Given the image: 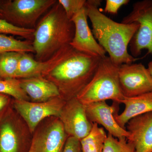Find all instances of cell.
I'll use <instances>...</instances> for the list:
<instances>
[{
  "mask_svg": "<svg viewBox=\"0 0 152 152\" xmlns=\"http://www.w3.org/2000/svg\"><path fill=\"white\" fill-rule=\"evenodd\" d=\"M102 1H86L88 18L92 26V33L98 43L109 54L116 65L130 64L143 58H134L128 52L132 39L139 27V24H124L114 21L105 15L99 8Z\"/></svg>",
  "mask_w": 152,
  "mask_h": 152,
  "instance_id": "1",
  "label": "cell"
},
{
  "mask_svg": "<svg viewBox=\"0 0 152 152\" xmlns=\"http://www.w3.org/2000/svg\"><path fill=\"white\" fill-rule=\"evenodd\" d=\"M101 58L78 51L71 46L64 58L43 77L57 86L61 97L67 101L77 97L88 84Z\"/></svg>",
  "mask_w": 152,
  "mask_h": 152,
  "instance_id": "2",
  "label": "cell"
},
{
  "mask_svg": "<svg viewBox=\"0 0 152 152\" xmlns=\"http://www.w3.org/2000/svg\"><path fill=\"white\" fill-rule=\"evenodd\" d=\"M74 34L73 23L57 2L35 29L32 44L37 61H46L63 47L69 45Z\"/></svg>",
  "mask_w": 152,
  "mask_h": 152,
  "instance_id": "3",
  "label": "cell"
},
{
  "mask_svg": "<svg viewBox=\"0 0 152 152\" xmlns=\"http://www.w3.org/2000/svg\"><path fill=\"white\" fill-rule=\"evenodd\" d=\"M119 66L109 57L102 58L93 77L76 98L83 104L108 100L121 103L125 97L120 86Z\"/></svg>",
  "mask_w": 152,
  "mask_h": 152,
  "instance_id": "4",
  "label": "cell"
},
{
  "mask_svg": "<svg viewBox=\"0 0 152 152\" xmlns=\"http://www.w3.org/2000/svg\"><path fill=\"white\" fill-rule=\"evenodd\" d=\"M124 24L137 23L139 27L129 44L130 54L138 58L142 51L147 50L146 56L152 54V0L135 3L132 11L123 19Z\"/></svg>",
  "mask_w": 152,
  "mask_h": 152,
  "instance_id": "5",
  "label": "cell"
},
{
  "mask_svg": "<svg viewBox=\"0 0 152 152\" xmlns=\"http://www.w3.org/2000/svg\"><path fill=\"white\" fill-rule=\"evenodd\" d=\"M56 0H13L1 4V18L19 27L33 28L42 15Z\"/></svg>",
  "mask_w": 152,
  "mask_h": 152,
  "instance_id": "6",
  "label": "cell"
},
{
  "mask_svg": "<svg viewBox=\"0 0 152 152\" xmlns=\"http://www.w3.org/2000/svg\"><path fill=\"white\" fill-rule=\"evenodd\" d=\"M119 80L125 97H134L152 91V77L142 63L120 66Z\"/></svg>",
  "mask_w": 152,
  "mask_h": 152,
  "instance_id": "7",
  "label": "cell"
},
{
  "mask_svg": "<svg viewBox=\"0 0 152 152\" xmlns=\"http://www.w3.org/2000/svg\"><path fill=\"white\" fill-rule=\"evenodd\" d=\"M66 102L61 97L42 102L15 100L14 107L26 123L30 131L33 132L39 123L47 117L58 118Z\"/></svg>",
  "mask_w": 152,
  "mask_h": 152,
  "instance_id": "8",
  "label": "cell"
},
{
  "mask_svg": "<svg viewBox=\"0 0 152 152\" xmlns=\"http://www.w3.org/2000/svg\"><path fill=\"white\" fill-rule=\"evenodd\" d=\"M58 118L68 137L81 140L88 134L93 123L88 118L84 104L74 98L66 101Z\"/></svg>",
  "mask_w": 152,
  "mask_h": 152,
  "instance_id": "9",
  "label": "cell"
},
{
  "mask_svg": "<svg viewBox=\"0 0 152 152\" xmlns=\"http://www.w3.org/2000/svg\"><path fill=\"white\" fill-rule=\"evenodd\" d=\"M87 19L85 6L71 19L75 26V34L69 45L78 51L104 58L106 56V52L96 40L88 24Z\"/></svg>",
  "mask_w": 152,
  "mask_h": 152,
  "instance_id": "10",
  "label": "cell"
},
{
  "mask_svg": "<svg viewBox=\"0 0 152 152\" xmlns=\"http://www.w3.org/2000/svg\"><path fill=\"white\" fill-rule=\"evenodd\" d=\"M68 137L58 118L36 133L28 152H62Z\"/></svg>",
  "mask_w": 152,
  "mask_h": 152,
  "instance_id": "11",
  "label": "cell"
},
{
  "mask_svg": "<svg viewBox=\"0 0 152 152\" xmlns=\"http://www.w3.org/2000/svg\"><path fill=\"white\" fill-rule=\"evenodd\" d=\"M118 104L114 102L110 106L106 101L84 104L88 118L92 123L102 126L108 132V134L118 139L129 137V132L122 128L115 120L114 114L118 111Z\"/></svg>",
  "mask_w": 152,
  "mask_h": 152,
  "instance_id": "12",
  "label": "cell"
},
{
  "mask_svg": "<svg viewBox=\"0 0 152 152\" xmlns=\"http://www.w3.org/2000/svg\"><path fill=\"white\" fill-rule=\"evenodd\" d=\"M126 127L136 152H152V112L134 117Z\"/></svg>",
  "mask_w": 152,
  "mask_h": 152,
  "instance_id": "13",
  "label": "cell"
},
{
  "mask_svg": "<svg viewBox=\"0 0 152 152\" xmlns=\"http://www.w3.org/2000/svg\"><path fill=\"white\" fill-rule=\"evenodd\" d=\"M71 45L63 47L49 59L39 61L27 53L22 54L20 59L16 78L21 79L43 76L49 70L56 65L64 58Z\"/></svg>",
  "mask_w": 152,
  "mask_h": 152,
  "instance_id": "14",
  "label": "cell"
},
{
  "mask_svg": "<svg viewBox=\"0 0 152 152\" xmlns=\"http://www.w3.org/2000/svg\"><path fill=\"white\" fill-rule=\"evenodd\" d=\"M19 80L22 89L32 102H42L61 97L57 86L42 76Z\"/></svg>",
  "mask_w": 152,
  "mask_h": 152,
  "instance_id": "15",
  "label": "cell"
},
{
  "mask_svg": "<svg viewBox=\"0 0 152 152\" xmlns=\"http://www.w3.org/2000/svg\"><path fill=\"white\" fill-rule=\"evenodd\" d=\"M124 105L122 113L114 114L115 120L122 128L138 115L152 112V91L132 98L125 97L121 103Z\"/></svg>",
  "mask_w": 152,
  "mask_h": 152,
  "instance_id": "16",
  "label": "cell"
},
{
  "mask_svg": "<svg viewBox=\"0 0 152 152\" xmlns=\"http://www.w3.org/2000/svg\"><path fill=\"white\" fill-rule=\"evenodd\" d=\"M107 137L103 128L93 123L88 134L80 140L82 152H102Z\"/></svg>",
  "mask_w": 152,
  "mask_h": 152,
  "instance_id": "17",
  "label": "cell"
},
{
  "mask_svg": "<svg viewBox=\"0 0 152 152\" xmlns=\"http://www.w3.org/2000/svg\"><path fill=\"white\" fill-rule=\"evenodd\" d=\"M0 152H25L10 123H4L0 129Z\"/></svg>",
  "mask_w": 152,
  "mask_h": 152,
  "instance_id": "18",
  "label": "cell"
},
{
  "mask_svg": "<svg viewBox=\"0 0 152 152\" xmlns=\"http://www.w3.org/2000/svg\"><path fill=\"white\" fill-rule=\"evenodd\" d=\"M21 53L8 52L0 55V78H16Z\"/></svg>",
  "mask_w": 152,
  "mask_h": 152,
  "instance_id": "19",
  "label": "cell"
},
{
  "mask_svg": "<svg viewBox=\"0 0 152 152\" xmlns=\"http://www.w3.org/2000/svg\"><path fill=\"white\" fill-rule=\"evenodd\" d=\"M12 52L21 53H34L31 41H22L17 39L12 36L0 34V55Z\"/></svg>",
  "mask_w": 152,
  "mask_h": 152,
  "instance_id": "20",
  "label": "cell"
},
{
  "mask_svg": "<svg viewBox=\"0 0 152 152\" xmlns=\"http://www.w3.org/2000/svg\"><path fill=\"white\" fill-rule=\"evenodd\" d=\"M0 94L12 96L17 100L30 99L22 89L18 79H0Z\"/></svg>",
  "mask_w": 152,
  "mask_h": 152,
  "instance_id": "21",
  "label": "cell"
},
{
  "mask_svg": "<svg viewBox=\"0 0 152 152\" xmlns=\"http://www.w3.org/2000/svg\"><path fill=\"white\" fill-rule=\"evenodd\" d=\"M102 152H136L134 146L126 138L118 139L108 134Z\"/></svg>",
  "mask_w": 152,
  "mask_h": 152,
  "instance_id": "22",
  "label": "cell"
},
{
  "mask_svg": "<svg viewBox=\"0 0 152 152\" xmlns=\"http://www.w3.org/2000/svg\"><path fill=\"white\" fill-rule=\"evenodd\" d=\"M34 28L19 27L12 24L4 19L0 18V34L19 36L27 40H33Z\"/></svg>",
  "mask_w": 152,
  "mask_h": 152,
  "instance_id": "23",
  "label": "cell"
},
{
  "mask_svg": "<svg viewBox=\"0 0 152 152\" xmlns=\"http://www.w3.org/2000/svg\"><path fill=\"white\" fill-rule=\"evenodd\" d=\"M86 0H59L58 2L64 11L66 17L70 20L86 6Z\"/></svg>",
  "mask_w": 152,
  "mask_h": 152,
  "instance_id": "24",
  "label": "cell"
},
{
  "mask_svg": "<svg viewBox=\"0 0 152 152\" xmlns=\"http://www.w3.org/2000/svg\"><path fill=\"white\" fill-rule=\"evenodd\" d=\"M129 0H107L104 11L106 12L115 15L120 8L129 2Z\"/></svg>",
  "mask_w": 152,
  "mask_h": 152,
  "instance_id": "25",
  "label": "cell"
},
{
  "mask_svg": "<svg viewBox=\"0 0 152 152\" xmlns=\"http://www.w3.org/2000/svg\"><path fill=\"white\" fill-rule=\"evenodd\" d=\"M62 152H82L80 140L72 137H68Z\"/></svg>",
  "mask_w": 152,
  "mask_h": 152,
  "instance_id": "26",
  "label": "cell"
},
{
  "mask_svg": "<svg viewBox=\"0 0 152 152\" xmlns=\"http://www.w3.org/2000/svg\"><path fill=\"white\" fill-rule=\"evenodd\" d=\"M8 102V98L7 95L0 94V111L7 104Z\"/></svg>",
  "mask_w": 152,
  "mask_h": 152,
  "instance_id": "27",
  "label": "cell"
},
{
  "mask_svg": "<svg viewBox=\"0 0 152 152\" xmlns=\"http://www.w3.org/2000/svg\"><path fill=\"white\" fill-rule=\"evenodd\" d=\"M148 69L149 71L150 74L152 77V60L148 64Z\"/></svg>",
  "mask_w": 152,
  "mask_h": 152,
  "instance_id": "28",
  "label": "cell"
},
{
  "mask_svg": "<svg viewBox=\"0 0 152 152\" xmlns=\"http://www.w3.org/2000/svg\"><path fill=\"white\" fill-rule=\"evenodd\" d=\"M2 17V10L1 7V4L0 2V18H1Z\"/></svg>",
  "mask_w": 152,
  "mask_h": 152,
  "instance_id": "29",
  "label": "cell"
}]
</instances>
